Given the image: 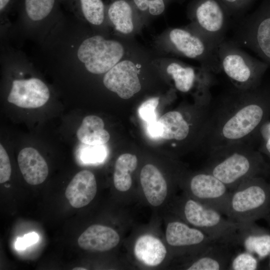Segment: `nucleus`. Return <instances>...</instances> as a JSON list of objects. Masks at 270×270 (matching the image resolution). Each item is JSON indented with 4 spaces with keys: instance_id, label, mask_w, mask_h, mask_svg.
I'll return each instance as SVG.
<instances>
[{
    "instance_id": "obj_12",
    "label": "nucleus",
    "mask_w": 270,
    "mask_h": 270,
    "mask_svg": "<svg viewBox=\"0 0 270 270\" xmlns=\"http://www.w3.org/2000/svg\"><path fill=\"white\" fill-rule=\"evenodd\" d=\"M232 244L215 240L192 254L186 255L182 268L187 270H228L235 256Z\"/></svg>"
},
{
    "instance_id": "obj_20",
    "label": "nucleus",
    "mask_w": 270,
    "mask_h": 270,
    "mask_svg": "<svg viewBox=\"0 0 270 270\" xmlns=\"http://www.w3.org/2000/svg\"><path fill=\"white\" fill-rule=\"evenodd\" d=\"M239 246L259 259L270 255V234L255 222L244 224L238 231Z\"/></svg>"
},
{
    "instance_id": "obj_2",
    "label": "nucleus",
    "mask_w": 270,
    "mask_h": 270,
    "mask_svg": "<svg viewBox=\"0 0 270 270\" xmlns=\"http://www.w3.org/2000/svg\"><path fill=\"white\" fill-rule=\"evenodd\" d=\"M208 154V163L204 170L222 181L230 192L243 182L260 176L267 170L262 152L250 142L226 145Z\"/></svg>"
},
{
    "instance_id": "obj_21",
    "label": "nucleus",
    "mask_w": 270,
    "mask_h": 270,
    "mask_svg": "<svg viewBox=\"0 0 270 270\" xmlns=\"http://www.w3.org/2000/svg\"><path fill=\"white\" fill-rule=\"evenodd\" d=\"M134 252L135 258L141 264L148 267H156L166 259L168 250L158 238L146 234L136 241Z\"/></svg>"
},
{
    "instance_id": "obj_17",
    "label": "nucleus",
    "mask_w": 270,
    "mask_h": 270,
    "mask_svg": "<svg viewBox=\"0 0 270 270\" xmlns=\"http://www.w3.org/2000/svg\"><path fill=\"white\" fill-rule=\"evenodd\" d=\"M140 182L148 202L158 207L166 200L168 194L166 180L160 170L152 164L144 166L140 173Z\"/></svg>"
},
{
    "instance_id": "obj_4",
    "label": "nucleus",
    "mask_w": 270,
    "mask_h": 270,
    "mask_svg": "<svg viewBox=\"0 0 270 270\" xmlns=\"http://www.w3.org/2000/svg\"><path fill=\"white\" fill-rule=\"evenodd\" d=\"M270 212V183L260 176L242 182L230 192L225 215L237 222L248 224Z\"/></svg>"
},
{
    "instance_id": "obj_32",
    "label": "nucleus",
    "mask_w": 270,
    "mask_h": 270,
    "mask_svg": "<svg viewBox=\"0 0 270 270\" xmlns=\"http://www.w3.org/2000/svg\"><path fill=\"white\" fill-rule=\"evenodd\" d=\"M11 166L8 156L2 146L0 144V183L3 184L10 178Z\"/></svg>"
},
{
    "instance_id": "obj_37",
    "label": "nucleus",
    "mask_w": 270,
    "mask_h": 270,
    "mask_svg": "<svg viewBox=\"0 0 270 270\" xmlns=\"http://www.w3.org/2000/svg\"><path fill=\"white\" fill-rule=\"evenodd\" d=\"M11 0H0V10L4 11L10 2Z\"/></svg>"
},
{
    "instance_id": "obj_34",
    "label": "nucleus",
    "mask_w": 270,
    "mask_h": 270,
    "mask_svg": "<svg viewBox=\"0 0 270 270\" xmlns=\"http://www.w3.org/2000/svg\"><path fill=\"white\" fill-rule=\"evenodd\" d=\"M165 9L164 0H150L148 1V11L153 16L162 14Z\"/></svg>"
},
{
    "instance_id": "obj_36",
    "label": "nucleus",
    "mask_w": 270,
    "mask_h": 270,
    "mask_svg": "<svg viewBox=\"0 0 270 270\" xmlns=\"http://www.w3.org/2000/svg\"><path fill=\"white\" fill-rule=\"evenodd\" d=\"M134 2L138 8L142 11L148 9V0H134Z\"/></svg>"
},
{
    "instance_id": "obj_7",
    "label": "nucleus",
    "mask_w": 270,
    "mask_h": 270,
    "mask_svg": "<svg viewBox=\"0 0 270 270\" xmlns=\"http://www.w3.org/2000/svg\"><path fill=\"white\" fill-rule=\"evenodd\" d=\"M193 16L197 34L217 50L225 40L231 16L220 0H196Z\"/></svg>"
},
{
    "instance_id": "obj_39",
    "label": "nucleus",
    "mask_w": 270,
    "mask_h": 270,
    "mask_svg": "<svg viewBox=\"0 0 270 270\" xmlns=\"http://www.w3.org/2000/svg\"><path fill=\"white\" fill-rule=\"evenodd\" d=\"M264 218H266L270 225V214H269Z\"/></svg>"
},
{
    "instance_id": "obj_6",
    "label": "nucleus",
    "mask_w": 270,
    "mask_h": 270,
    "mask_svg": "<svg viewBox=\"0 0 270 270\" xmlns=\"http://www.w3.org/2000/svg\"><path fill=\"white\" fill-rule=\"evenodd\" d=\"M232 40L250 49L270 66V0H263L242 20Z\"/></svg>"
},
{
    "instance_id": "obj_35",
    "label": "nucleus",
    "mask_w": 270,
    "mask_h": 270,
    "mask_svg": "<svg viewBox=\"0 0 270 270\" xmlns=\"http://www.w3.org/2000/svg\"><path fill=\"white\" fill-rule=\"evenodd\" d=\"M146 130L152 138H160L162 134V126L158 120L147 123Z\"/></svg>"
},
{
    "instance_id": "obj_22",
    "label": "nucleus",
    "mask_w": 270,
    "mask_h": 270,
    "mask_svg": "<svg viewBox=\"0 0 270 270\" xmlns=\"http://www.w3.org/2000/svg\"><path fill=\"white\" fill-rule=\"evenodd\" d=\"M78 140L88 145L104 144L110 140L109 133L104 129L102 120L96 116H88L82 120L76 132Z\"/></svg>"
},
{
    "instance_id": "obj_15",
    "label": "nucleus",
    "mask_w": 270,
    "mask_h": 270,
    "mask_svg": "<svg viewBox=\"0 0 270 270\" xmlns=\"http://www.w3.org/2000/svg\"><path fill=\"white\" fill-rule=\"evenodd\" d=\"M97 192V184L94 174L88 170L77 173L68 186L65 195L70 204L74 208L88 205Z\"/></svg>"
},
{
    "instance_id": "obj_24",
    "label": "nucleus",
    "mask_w": 270,
    "mask_h": 270,
    "mask_svg": "<svg viewBox=\"0 0 270 270\" xmlns=\"http://www.w3.org/2000/svg\"><path fill=\"white\" fill-rule=\"evenodd\" d=\"M132 8L125 0H116L108 8V14L116 29L125 34L132 32L134 24L132 20Z\"/></svg>"
},
{
    "instance_id": "obj_11",
    "label": "nucleus",
    "mask_w": 270,
    "mask_h": 270,
    "mask_svg": "<svg viewBox=\"0 0 270 270\" xmlns=\"http://www.w3.org/2000/svg\"><path fill=\"white\" fill-rule=\"evenodd\" d=\"M166 240L175 254L182 256L196 252L216 240L180 218L172 219L168 223Z\"/></svg>"
},
{
    "instance_id": "obj_33",
    "label": "nucleus",
    "mask_w": 270,
    "mask_h": 270,
    "mask_svg": "<svg viewBox=\"0 0 270 270\" xmlns=\"http://www.w3.org/2000/svg\"><path fill=\"white\" fill-rule=\"evenodd\" d=\"M39 236L36 232L28 233L22 238H18L16 242V248L18 250H24L27 247L37 242Z\"/></svg>"
},
{
    "instance_id": "obj_25",
    "label": "nucleus",
    "mask_w": 270,
    "mask_h": 270,
    "mask_svg": "<svg viewBox=\"0 0 270 270\" xmlns=\"http://www.w3.org/2000/svg\"><path fill=\"white\" fill-rule=\"evenodd\" d=\"M24 7L28 17L34 21L40 20L54 10L56 0H24Z\"/></svg>"
},
{
    "instance_id": "obj_38",
    "label": "nucleus",
    "mask_w": 270,
    "mask_h": 270,
    "mask_svg": "<svg viewBox=\"0 0 270 270\" xmlns=\"http://www.w3.org/2000/svg\"><path fill=\"white\" fill-rule=\"evenodd\" d=\"M73 270H86L87 269L84 268L82 267H77V268H74Z\"/></svg>"
},
{
    "instance_id": "obj_16",
    "label": "nucleus",
    "mask_w": 270,
    "mask_h": 270,
    "mask_svg": "<svg viewBox=\"0 0 270 270\" xmlns=\"http://www.w3.org/2000/svg\"><path fill=\"white\" fill-rule=\"evenodd\" d=\"M120 241L119 234L112 228L102 224H93L80 234L78 243L84 250L106 252L116 247Z\"/></svg>"
},
{
    "instance_id": "obj_29",
    "label": "nucleus",
    "mask_w": 270,
    "mask_h": 270,
    "mask_svg": "<svg viewBox=\"0 0 270 270\" xmlns=\"http://www.w3.org/2000/svg\"><path fill=\"white\" fill-rule=\"evenodd\" d=\"M158 102V97L150 98L144 102L138 109L140 118L146 123L156 120V108Z\"/></svg>"
},
{
    "instance_id": "obj_27",
    "label": "nucleus",
    "mask_w": 270,
    "mask_h": 270,
    "mask_svg": "<svg viewBox=\"0 0 270 270\" xmlns=\"http://www.w3.org/2000/svg\"><path fill=\"white\" fill-rule=\"evenodd\" d=\"M258 266V261L252 254L246 251L235 255L232 260L228 270H254Z\"/></svg>"
},
{
    "instance_id": "obj_30",
    "label": "nucleus",
    "mask_w": 270,
    "mask_h": 270,
    "mask_svg": "<svg viewBox=\"0 0 270 270\" xmlns=\"http://www.w3.org/2000/svg\"><path fill=\"white\" fill-rule=\"evenodd\" d=\"M231 16L239 18L255 0H220Z\"/></svg>"
},
{
    "instance_id": "obj_10",
    "label": "nucleus",
    "mask_w": 270,
    "mask_h": 270,
    "mask_svg": "<svg viewBox=\"0 0 270 270\" xmlns=\"http://www.w3.org/2000/svg\"><path fill=\"white\" fill-rule=\"evenodd\" d=\"M169 38L174 48L182 55L198 60L202 68L214 74L222 71L216 50L197 33L176 28L170 32Z\"/></svg>"
},
{
    "instance_id": "obj_14",
    "label": "nucleus",
    "mask_w": 270,
    "mask_h": 270,
    "mask_svg": "<svg viewBox=\"0 0 270 270\" xmlns=\"http://www.w3.org/2000/svg\"><path fill=\"white\" fill-rule=\"evenodd\" d=\"M49 98V90L45 84L32 78L14 80L8 100L20 108H34L44 106Z\"/></svg>"
},
{
    "instance_id": "obj_1",
    "label": "nucleus",
    "mask_w": 270,
    "mask_h": 270,
    "mask_svg": "<svg viewBox=\"0 0 270 270\" xmlns=\"http://www.w3.org/2000/svg\"><path fill=\"white\" fill-rule=\"evenodd\" d=\"M270 118V84L248 90L232 86L210 103L202 142L206 152L233 144L252 143Z\"/></svg>"
},
{
    "instance_id": "obj_19",
    "label": "nucleus",
    "mask_w": 270,
    "mask_h": 270,
    "mask_svg": "<svg viewBox=\"0 0 270 270\" xmlns=\"http://www.w3.org/2000/svg\"><path fill=\"white\" fill-rule=\"evenodd\" d=\"M18 162L22 175L28 184H39L46 178L48 174V164L35 148H23L19 152Z\"/></svg>"
},
{
    "instance_id": "obj_3",
    "label": "nucleus",
    "mask_w": 270,
    "mask_h": 270,
    "mask_svg": "<svg viewBox=\"0 0 270 270\" xmlns=\"http://www.w3.org/2000/svg\"><path fill=\"white\" fill-rule=\"evenodd\" d=\"M174 210L181 220L212 238L239 246L238 231L244 224L225 218L222 214L186 196L174 202Z\"/></svg>"
},
{
    "instance_id": "obj_28",
    "label": "nucleus",
    "mask_w": 270,
    "mask_h": 270,
    "mask_svg": "<svg viewBox=\"0 0 270 270\" xmlns=\"http://www.w3.org/2000/svg\"><path fill=\"white\" fill-rule=\"evenodd\" d=\"M83 147L80 152V157L84 162L87 164L100 162L106 158V148L104 144H86Z\"/></svg>"
},
{
    "instance_id": "obj_26",
    "label": "nucleus",
    "mask_w": 270,
    "mask_h": 270,
    "mask_svg": "<svg viewBox=\"0 0 270 270\" xmlns=\"http://www.w3.org/2000/svg\"><path fill=\"white\" fill-rule=\"evenodd\" d=\"M85 18L90 23L100 25L104 21V6L102 0H78Z\"/></svg>"
},
{
    "instance_id": "obj_23",
    "label": "nucleus",
    "mask_w": 270,
    "mask_h": 270,
    "mask_svg": "<svg viewBox=\"0 0 270 270\" xmlns=\"http://www.w3.org/2000/svg\"><path fill=\"white\" fill-rule=\"evenodd\" d=\"M138 158L130 154H124L118 158L113 175L114 184L119 192H126L131 188L132 178L131 173L136 168Z\"/></svg>"
},
{
    "instance_id": "obj_5",
    "label": "nucleus",
    "mask_w": 270,
    "mask_h": 270,
    "mask_svg": "<svg viewBox=\"0 0 270 270\" xmlns=\"http://www.w3.org/2000/svg\"><path fill=\"white\" fill-rule=\"evenodd\" d=\"M222 70L238 89L254 88L262 83L268 65L243 50L232 40L222 42L216 50Z\"/></svg>"
},
{
    "instance_id": "obj_18",
    "label": "nucleus",
    "mask_w": 270,
    "mask_h": 270,
    "mask_svg": "<svg viewBox=\"0 0 270 270\" xmlns=\"http://www.w3.org/2000/svg\"><path fill=\"white\" fill-rule=\"evenodd\" d=\"M166 72L174 80L176 88L182 92L190 91L196 82L210 87L216 83L214 73L204 68L197 74L193 68L178 62H171L166 68Z\"/></svg>"
},
{
    "instance_id": "obj_13",
    "label": "nucleus",
    "mask_w": 270,
    "mask_h": 270,
    "mask_svg": "<svg viewBox=\"0 0 270 270\" xmlns=\"http://www.w3.org/2000/svg\"><path fill=\"white\" fill-rule=\"evenodd\" d=\"M103 83L108 90L124 99L130 98L141 89L137 68L128 60L118 62L107 72Z\"/></svg>"
},
{
    "instance_id": "obj_31",
    "label": "nucleus",
    "mask_w": 270,
    "mask_h": 270,
    "mask_svg": "<svg viewBox=\"0 0 270 270\" xmlns=\"http://www.w3.org/2000/svg\"><path fill=\"white\" fill-rule=\"evenodd\" d=\"M256 139L260 140V151L270 158V120L266 122L261 127Z\"/></svg>"
},
{
    "instance_id": "obj_9",
    "label": "nucleus",
    "mask_w": 270,
    "mask_h": 270,
    "mask_svg": "<svg viewBox=\"0 0 270 270\" xmlns=\"http://www.w3.org/2000/svg\"><path fill=\"white\" fill-rule=\"evenodd\" d=\"M184 188L188 197L225 215L230 191L212 174L203 170L190 175Z\"/></svg>"
},
{
    "instance_id": "obj_8",
    "label": "nucleus",
    "mask_w": 270,
    "mask_h": 270,
    "mask_svg": "<svg viewBox=\"0 0 270 270\" xmlns=\"http://www.w3.org/2000/svg\"><path fill=\"white\" fill-rule=\"evenodd\" d=\"M124 52L123 46L119 42L106 40L97 35L82 42L78 50V56L88 71L101 74L117 64Z\"/></svg>"
}]
</instances>
